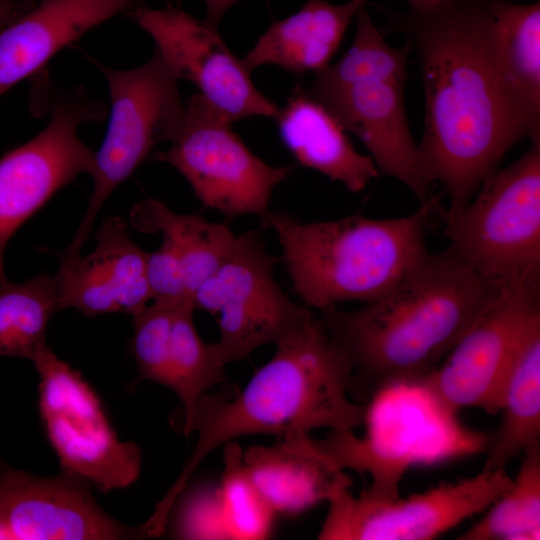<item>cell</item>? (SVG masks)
Wrapping results in <instances>:
<instances>
[{
  "instance_id": "1",
  "label": "cell",
  "mask_w": 540,
  "mask_h": 540,
  "mask_svg": "<svg viewBox=\"0 0 540 540\" xmlns=\"http://www.w3.org/2000/svg\"><path fill=\"white\" fill-rule=\"evenodd\" d=\"M374 7L386 18L383 34H402L417 55L425 99L422 170L445 190L448 210L464 206L513 146L533 139L499 67L489 0L405 12Z\"/></svg>"
},
{
  "instance_id": "2",
  "label": "cell",
  "mask_w": 540,
  "mask_h": 540,
  "mask_svg": "<svg viewBox=\"0 0 540 540\" xmlns=\"http://www.w3.org/2000/svg\"><path fill=\"white\" fill-rule=\"evenodd\" d=\"M504 283L486 279L447 249L428 250L379 299L319 311L351 367L352 397L420 385L494 302Z\"/></svg>"
},
{
  "instance_id": "3",
  "label": "cell",
  "mask_w": 540,
  "mask_h": 540,
  "mask_svg": "<svg viewBox=\"0 0 540 540\" xmlns=\"http://www.w3.org/2000/svg\"><path fill=\"white\" fill-rule=\"evenodd\" d=\"M351 367L315 314L276 345L274 356L238 392L204 394L191 433L198 438L189 459L146 520L155 532L165 529L172 507L192 474L209 454L228 442L253 434L283 437L325 428L353 431L365 423L366 403L350 393Z\"/></svg>"
},
{
  "instance_id": "4",
  "label": "cell",
  "mask_w": 540,
  "mask_h": 540,
  "mask_svg": "<svg viewBox=\"0 0 540 540\" xmlns=\"http://www.w3.org/2000/svg\"><path fill=\"white\" fill-rule=\"evenodd\" d=\"M441 209L431 198L398 218L353 214L306 223L269 212L262 223L277 236L295 293L321 311L348 301L369 303L390 291L427 251L425 228Z\"/></svg>"
},
{
  "instance_id": "5",
  "label": "cell",
  "mask_w": 540,
  "mask_h": 540,
  "mask_svg": "<svg viewBox=\"0 0 540 540\" xmlns=\"http://www.w3.org/2000/svg\"><path fill=\"white\" fill-rule=\"evenodd\" d=\"M446 248L480 276L540 287V138L468 203L442 210Z\"/></svg>"
},
{
  "instance_id": "6",
  "label": "cell",
  "mask_w": 540,
  "mask_h": 540,
  "mask_svg": "<svg viewBox=\"0 0 540 540\" xmlns=\"http://www.w3.org/2000/svg\"><path fill=\"white\" fill-rule=\"evenodd\" d=\"M106 79L110 95V120L105 139L91 171L93 188L75 235L60 252V265L81 257L94 222L113 191L126 181L159 143L170 142L178 132L184 104L178 78L155 50L144 64L126 70L93 60Z\"/></svg>"
},
{
  "instance_id": "7",
  "label": "cell",
  "mask_w": 540,
  "mask_h": 540,
  "mask_svg": "<svg viewBox=\"0 0 540 540\" xmlns=\"http://www.w3.org/2000/svg\"><path fill=\"white\" fill-rule=\"evenodd\" d=\"M34 84L31 101L35 111L49 114L48 123L0 158V285L8 282L4 255L15 232L56 192L80 174H91L95 152L79 129L107 115L104 103L82 87L54 88L43 77Z\"/></svg>"
},
{
  "instance_id": "8",
  "label": "cell",
  "mask_w": 540,
  "mask_h": 540,
  "mask_svg": "<svg viewBox=\"0 0 540 540\" xmlns=\"http://www.w3.org/2000/svg\"><path fill=\"white\" fill-rule=\"evenodd\" d=\"M407 77L400 65L342 55L314 73L306 91L363 143L379 173L404 184L424 204L431 184L406 116Z\"/></svg>"
},
{
  "instance_id": "9",
  "label": "cell",
  "mask_w": 540,
  "mask_h": 540,
  "mask_svg": "<svg viewBox=\"0 0 540 540\" xmlns=\"http://www.w3.org/2000/svg\"><path fill=\"white\" fill-rule=\"evenodd\" d=\"M33 363L40 378V417L62 472L103 493L136 482L142 467L140 448L118 438L101 399L81 373L49 347Z\"/></svg>"
},
{
  "instance_id": "10",
  "label": "cell",
  "mask_w": 540,
  "mask_h": 540,
  "mask_svg": "<svg viewBox=\"0 0 540 540\" xmlns=\"http://www.w3.org/2000/svg\"><path fill=\"white\" fill-rule=\"evenodd\" d=\"M232 122L200 94L184 104L182 124L170 147L153 159L174 167L196 197L228 218L270 212L274 189L291 166H271L256 156L232 129Z\"/></svg>"
},
{
  "instance_id": "11",
  "label": "cell",
  "mask_w": 540,
  "mask_h": 540,
  "mask_svg": "<svg viewBox=\"0 0 540 540\" xmlns=\"http://www.w3.org/2000/svg\"><path fill=\"white\" fill-rule=\"evenodd\" d=\"M276 262L261 235L250 230L237 236L223 263L194 291L195 309L218 316L219 339L212 345L223 365L261 346H276L314 315L280 288Z\"/></svg>"
},
{
  "instance_id": "12",
  "label": "cell",
  "mask_w": 540,
  "mask_h": 540,
  "mask_svg": "<svg viewBox=\"0 0 540 540\" xmlns=\"http://www.w3.org/2000/svg\"><path fill=\"white\" fill-rule=\"evenodd\" d=\"M540 333V287L505 284L494 302L419 385L445 411H500L507 373L524 345Z\"/></svg>"
},
{
  "instance_id": "13",
  "label": "cell",
  "mask_w": 540,
  "mask_h": 540,
  "mask_svg": "<svg viewBox=\"0 0 540 540\" xmlns=\"http://www.w3.org/2000/svg\"><path fill=\"white\" fill-rule=\"evenodd\" d=\"M511 482L506 469L483 468L407 498L344 488L329 499L318 539L431 540L483 513Z\"/></svg>"
},
{
  "instance_id": "14",
  "label": "cell",
  "mask_w": 540,
  "mask_h": 540,
  "mask_svg": "<svg viewBox=\"0 0 540 540\" xmlns=\"http://www.w3.org/2000/svg\"><path fill=\"white\" fill-rule=\"evenodd\" d=\"M128 16L151 36L176 77L194 84L198 94L232 123L247 117L274 118L277 105L256 88L251 72L230 51L217 27L172 5H142Z\"/></svg>"
},
{
  "instance_id": "15",
  "label": "cell",
  "mask_w": 540,
  "mask_h": 540,
  "mask_svg": "<svg viewBox=\"0 0 540 540\" xmlns=\"http://www.w3.org/2000/svg\"><path fill=\"white\" fill-rule=\"evenodd\" d=\"M142 538L96 502L90 485L61 472L40 477L0 463V539L113 540Z\"/></svg>"
},
{
  "instance_id": "16",
  "label": "cell",
  "mask_w": 540,
  "mask_h": 540,
  "mask_svg": "<svg viewBox=\"0 0 540 540\" xmlns=\"http://www.w3.org/2000/svg\"><path fill=\"white\" fill-rule=\"evenodd\" d=\"M95 249L53 276L62 308L88 318L107 313L136 315L151 301L147 255L131 238L124 220L105 218Z\"/></svg>"
},
{
  "instance_id": "17",
  "label": "cell",
  "mask_w": 540,
  "mask_h": 540,
  "mask_svg": "<svg viewBox=\"0 0 540 540\" xmlns=\"http://www.w3.org/2000/svg\"><path fill=\"white\" fill-rule=\"evenodd\" d=\"M147 0H37L0 30V96L35 76L60 50Z\"/></svg>"
},
{
  "instance_id": "18",
  "label": "cell",
  "mask_w": 540,
  "mask_h": 540,
  "mask_svg": "<svg viewBox=\"0 0 540 540\" xmlns=\"http://www.w3.org/2000/svg\"><path fill=\"white\" fill-rule=\"evenodd\" d=\"M281 438L272 445H251L242 451L249 479L275 514L302 513L351 488L349 475L310 433L292 432Z\"/></svg>"
},
{
  "instance_id": "19",
  "label": "cell",
  "mask_w": 540,
  "mask_h": 540,
  "mask_svg": "<svg viewBox=\"0 0 540 540\" xmlns=\"http://www.w3.org/2000/svg\"><path fill=\"white\" fill-rule=\"evenodd\" d=\"M274 118L282 142L300 165L351 192L362 191L378 176L372 158L354 148L337 119L305 88L297 86Z\"/></svg>"
},
{
  "instance_id": "20",
  "label": "cell",
  "mask_w": 540,
  "mask_h": 540,
  "mask_svg": "<svg viewBox=\"0 0 540 540\" xmlns=\"http://www.w3.org/2000/svg\"><path fill=\"white\" fill-rule=\"evenodd\" d=\"M365 1L307 0L297 12L269 26L241 59L243 65L249 72L268 64L297 75L322 70L331 63Z\"/></svg>"
},
{
  "instance_id": "21",
  "label": "cell",
  "mask_w": 540,
  "mask_h": 540,
  "mask_svg": "<svg viewBox=\"0 0 540 540\" xmlns=\"http://www.w3.org/2000/svg\"><path fill=\"white\" fill-rule=\"evenodd\" d=\"M499 67L533 138H540V3L489 0Z\"/></svg>"
},
{
  "instance_id": "22",
  "label": "cell",
  "mask_w": 540,
  "mask_h": 540,
  "mask_svg": "<svg viewBox=\"0 0 540 540\" xmlns=\"http://www.w3.org/2000/svg\"><path fill=\"white\" fill-rule=\"evenodd\" d=\"M133 227L140 232H160L178 253L193 296L198 286L223 263L237 236L224 223L206 220L198 214H180L163 202L148 198L131 210Z\"/></svg>"
},
{
  "instance_id": "23",
  "label": "cell",
  "mask_w": 540,
  "mask_h": 540,
  "mask_svg": "<svg viewBox=\"0 0 540 540\" xmlns=\"http://www.w3.org/2000/svg\"><path fill=\"white\" fill-rule=\"evenodd\" d=\"M500 412V426L486 446V469H506L515 457L540 445V333L513 361L503 384Z\"/></svg>"
},
{
  "instance_id": "24",
  "label": "cell",
  "mask_w": 540,
  "mask_h": 540,
  "mask_svg": "<svg viewBox=\"0 0 540 540\" xmlns=\"http://www.w3.org/2000/svg\"><path fill=\"white\" fill-rule=\"evenodd\" d=\"M53 276L40 274L22 283L0 285V356L34 362L46 350L52 316L62 310Z\"/></svg>"
},
{
  "instance_id": "25",
  "label": "cell",
  "mask_w": 540,
  "mask_h": 540,
  "mask_svg": "<svg viewBox=\"0 0 540 540\" xmlns=\"http://www.w3.org/2000/svg\"><path fill=\"white\" fill-rule=\"evenodd\" d=\"M511 485L459 540L540 538V445L526 450Z\"/></svg>"
},
{
  "instance_id": "26",
  "label": "cell",
  "mask_w": 540,
  "mask_h": 540,
  "mask_svg": "<svg viewBox=\"0 0 540 540\" xmlns=\"http://www.w3.org/2000/svg\"><path fill=\"white\" fill-rule=\"evenodd\" d=\"M192 299L175 308L170 342V386L180 398L185 421L183 433L191 434L193 417L199 399L224 378V368L212 343L198 334Z\"/></svg>"
},
{
  "instance_id": "27",
  "label": "cell",
  "mask_w": 540,
  "mask_h": 540,
  "mask_svg": "<svg viewBox=\"0 0 540 540\" xmlns=\"http://www.w3.org/2000/svg\"><path fill=\"white\" fill-rule=\"evenodd\" d=\"M223 447V471L219 497L229 539L267 538L276 515L249 479L236 441Z\"/></svg>"
},
{
  "instance_id": "28",
  "label": "cell",
  "mask_w": 540,
  "mask_h": 540,
  "mask_svg": "<svg viewBox=\"0 0 540 540\" xmlns=\"http://www.w3.org/2000/svg\"><path fill=\"white\" fill-rule=\"evenodd\" d=\"M176 307L152 302L133 316L132 352L138 370L136 382L150 380L169 388L170 342Z\"/></svg>"
},
{
  "instance_id": "29",
  "label": "cell",
  "mask_w": 540,
  "mask_h": 540,
  "mask_svg": "<svg viewBox=\"0 0 540 540\" xmlns=\"http://www.w3.org/2000/svg\"><path fill=\"white\" fill-rule=\"evenodd\" d=\"M174 530L183 539H229L218 486L205 485L187 492L178 506Z\"/></svg>"
},
{
  "instance_id": "30",
  "label": "cell",
  "mask_w": 540,
  "mask_h": 540,
  "mask_svg": "<svg viewBox=\"0 0 540 540\" xmlns=\"http://www.w3.org/2000/svg\"><path fill=\"white\" fill-rule=\"evenodd\" d=\"M146 276L152 302L178 306L192 299L181 259L167 240L148 253Z\"/></svg>"
},
{
  "instance_id": "31",
  "label": "cell",
  "mask_w": 540,
  "mask_h": 540,
  "mask_svg": "<svg viewBox=\"0 0 540 540\" xmlns=\"http://www.w3.org/2000/svg\"><path fill=\"white\" fill-rule=\"evenodd\" d=\"M37 0H0V30L31 9Z\"/></svg>"
},
{
  "instance_id": "32",
  "label": "cell",
  "mask_w": 540,
  "mask_h": 540,
  "mask_svg": "<svg viewBox=\"0 0 540 540\" xmlns=\"http://www.w3.org/2000/svg\"><path fill=\"white\" fill-rule=\"evenodd\" d=\"M239 0H204L206 5V21L218 27L225 13Z\"/></svg>"
},
{
  "instance_id": "33",
  "label": "cell",
  "mask_w": 540,
  "mask_h": 540,
  "mask_svg": "<svg viewBox=\"0 0 540 540\" xmlns=\"http://www.w3.org/2000/svg\"><path fill=\"white\" fill-rule=\"evenodd\" d=\"M409 3V7L422 8L432 6L438 3L450 1V0H406Z\"/></svg>"
}]
</instances>
